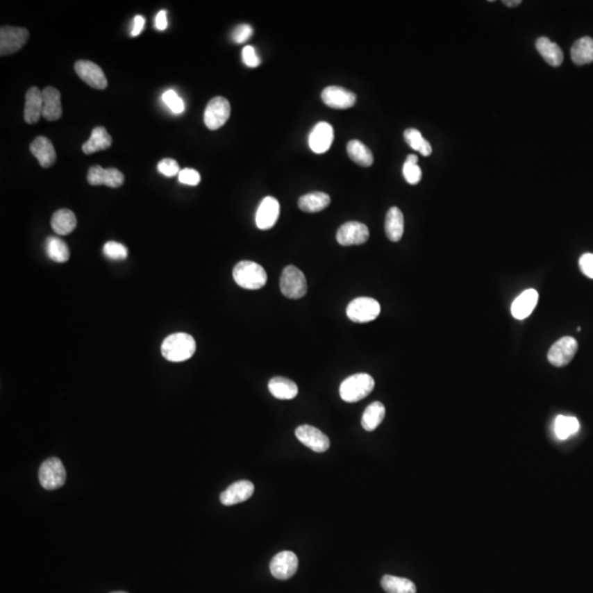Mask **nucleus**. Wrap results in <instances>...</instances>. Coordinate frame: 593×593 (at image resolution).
Here are the masks:
<instances>
[{"mask_svg":"<svg viewBox=\"0 0 593 593\" xmlns=\"http://www.w3.org/2000/svg\"><path fill=\"white\" fill-rule=\"evenodd\" d=\"M196 352V341L187 333L167 336L162 344V355L169 362H179L192 358Z\"/></svg>","mask_w":593,"mask_h":593,"instance_id":"obj_1","label":"nucleus"},{"mask_svg":"<svg viewBox=\"0 0 593 593\" xmlns=\"http://www.w3.org/2000/svg\"><path fill=\"white\" fill-rule=\"evenodd\" d=\"M233 278L242 288L258 290L267 283V274L258 262L242 260L234 267Z\"/></svg>","mask_w":593,"mask_h":593,"instance_id":"obj_2","label":"nucleus"},{"mask_svg":"<svg viewBox=\"0 0 593 593\" xmlns=\"http://www.w3.org/2000/svg\"><path fill=\"white\" fill-rule=\"evenodd\" d=\"M375 388V381L368 374H355L345 379L340 386V396L349 403L360 401Z\"/></svg>","mask_w":593,"mask_h":593,"instance_id":"obj_3","label":"nucleus"},{"mask_svg":"<svg viewBox=\"0 0 593 593\" xmlns=\"http://www.w3.org/2000/svg\"><path fill=\"white\" fill-rule=\"evenodd\" d=\"M281 294L289 299H300L307 294L308 285L305 274L296 266H287L281 277Z\"/></svg>","mask_w":593,"mask_h":593,"instance_id":"obj_4","label":"nucleus"},{"mask_svg":"<svg viewBox=\"0 0 593 593\" xmlns=\"http://www.w3.org/2000/svg\"><path fill=\"white\" fill-rule=\"evenodd\" d=\"M39 481L45 490H56L63 486L66 481V470L60 458L51 457L41 465Z\"/></svg>","mask_w":593,"mask_h":593,"instance_id":"obj_5","label":"nucleus"},{"mask_svg":"<svg viewBox=\"0 0 593 593\" xmlns=\"http://www.w3.org/2000/svg\"><path fill=\"white\" fill-rule=\"evenodd\" d=\"M346 315L349 320H352L353 322H370L378 318L381 315V305L373 298L360 296L349 302Z\"/></svg>","mask_w":593,"mask_h":593,"instance_id":"obj_6","label":"nucleus"},{"mask_svg":"<svg viewBox=\"0 0 593 593\" xmlns=\"http://www.w3.org/2000/svg\"><path fill=\"white\" fill-rule=\"evenodd\" d=\"M29 39V31L18 26H1L0 29V56H10L22 50Z\"/></svg>","mask_w":593,"mask_h":593,"instance_id":"obj_7","label":"nucleus"},{"mask_svg":"<svg viewBox=\"0 0 593 593\" xmlns=\"http://www.w3.org/2000/svg\"><path fill=\"white\" fill-rule=\"evenodd\" d=\"M231 115V106L224 97H215L206 107L205 121L208 129L218 130L226 124Z\"/></svg>","mask_w":593,"mask_h":593,"instance_id":"obj_8","label":"nucleus"},{"mask_svg":"<svg viewBox=\"0 0 593 593\" xmlns=\"http://www.w3.org/2000/svg\"><path fill=\"white\" fill-rule=\"evenodd\" d=\"M577 351V341L570 336H565L551 345L547 358L555 367H565L574 360Z\"/></svg>","mask_w":593,"mask_h":593,"instance_id":"obj_9","label":"nucleus"},{"mask_svg":"<svg viewBox=\"0 0 593 593\" xmlns=\"http://www.w3.org/2000/svg\"><path fill=\"white\" fill-rule=\"evenodd\" d=\"M369 239V230L367 226L356 221H351L343 224L337 230L336 240L343 247L362 245Z\"/></svg>","mask_w":593,"mask_h":593,"instance_id":"obj_10","label":"nucleus"},{"mask_svg":"<svg viewBox=\"0 0 593 593\" xmlns=\"http://www.w3.org/2000/svg\"><path fill=\"white\" fill-rule=\"evenodd\" d=\"M75 71L79 78L84 81L88 86L100 90L107 88L108 82L105 73L97 64L92 63L90 60H78L75 64Z\"/></svg>","mask_w":593,"mask_h":593,"instance_id":"obj_11","label":"nucleus"},{"mask_svg":"<svg viewBox=\"0 0 593 593\" xmlns=\"http://www.w3.org/2000/svg\"><path fill=\"white\" fill-rule=\"evenodd\" d=\"M298 557L292 551H281L275 555L271 562V572L279 581H287L294 575L298 569Z\"/></svg>","mask_w":593,"mask_h":593,"instance_id":"obj_12","label":"nucleus"},{"mask_svg":"<svg viewBox=\"0 0 593 593\" xmlns=\"http://www.w3.org/2000/svg\"><path fill=\"white\" fill-rule=\"evenodd\" d=\"M294 434L296 439L315 453H324L330 447V440L328 436L315 426H307V424L300 426L299 428H296Z\"/></svg>","mask_w":593,"mask_h":593,"instance_id":"obj_13","label":"nucleus"},{"mask_svg":"<svg viewBox=\"0 0 593 593\" xmlns=\"http://www.w3.org/2000/svg\"><path fill=\"white\" fill-rule=\"evenodd\" d=\"M87 181L92 186L105 185L110 188H119L124 185V176L117 168H103L96 165L90 168Z\"/></svg>","mask_w":593,"mask_h":593,"instance_id":"obj_14","label":"nucleus"},{"mask_svg":"<svg viewBox=\"0 0 593 593\" xmlns=\"http://www.w3.org/2000/svg\"><path fill=\"white\" fill-rule=\"evenodd\" d=\"M323 103L333 109H349L356 103L357 97L354 92L343 87L328 86L321 94Z\"/></svg>","mask_w":593,"mask_h":593,"instance_id":"obj_15","label":"nucleus"},{"mask_svg":"<svg viewBox=\"0 0 593 593\" xmlns=\"http://www.w3.org/2000/svg\"><path fill=\"white\" fill-rule=\"evenodd\" d=\"M281 213L278 200L274 197H266L260 202L256 212V226L260 230H269L275 226Z\"/></svg>","mask_w":593,"mask_h":593,"instance_id":"obj_16","label":"nucleus"},{"mask_svg":"<svg viewBox=\"0 0 593 593\" xmlns=\"http://www.w3.org/2000/svg\"><path fill=\"white\" fill-rule=\"evenodd\" d=\"M255 487L251 481H240L232 483L220 494L221 503L234 506L247 501L254 494Z\"/></svg>","mask_w":593,"mask_h":593,"instance_id":"obj_17","label":"nucleus"},{"mask_svg":"<svg viewBox=\"0 0 593 593\" xmlns=\"http://www.w3.org/2000/svg\"><path fill=\"white\" fill-rule=\"evenodd\" d=\"M334 140V131L331 124L320 122L315 126L309 137L310 149L317 154H322L331 147Z\"/></svg>","mask_w":593,"mask_h":593,"instance_id":"obj_18","label":"nucleus"},{"mask_svg":"<svg viewBox=\"0 0 593 593\" xmlns=\"http://www.w3.org/2000/svg\"><path fill=\"white\" fill-rule=\"evenodd\" d=\"M537 301L538 292L535 289H528L523 292L512 303L511 313L513 318L517 320L528 318L535 309Z\"/></svg>","mask_w":593,"mask_h":593,"instance_id":"obj_19","label":"nucleus"},{"mask_svg":"<svg viewBox=\"0 0 593 593\" xmlns=\"http://www.w3.org/2000/svg\"><path fill=\"white\" fill-rule=\"evenodd\" d=\"M30 152L42 167H51L56 162V149L48 137H35V141L30 144Z\"/></svg>","mask_w":593,"mask_h":593,"instance_id":"obj_20","label":"nucleus"},{"mask_svg":"<svg viewBox=\"0 0 593 593\" xmlns=\"http://www.w3.org/2000/svg\"><path fill=\"white\" fill-rule=\"evenodd\" d=\"M43 113L42 90L31 87L26 94L24 103V121L28 124H37Z\"/></svg>","mask_w":593,"mask_h":593,"instance_id":"obj_21","label":"nucleus"},{"mask_svg":"<svg viewBox=\"0 0 593 593\" xmlns=\"http://www.w3.org/2000/svg\"><path fill=\"white\" fill-rule=\"evenodd\" d=\"M43 113L45 120L56 121L60 119L63 109L60 103V92L54 87H45L42 90Z\"/></svg>","mask_w":593,"mask_h":593,"instance_id":"obj_22","label":"nucleus"},{"mask_svg":"<svg viewBox=\"0 0 593 593\" xmlns=\"http://www.w3.org/2000/svg\"><path fill=\"white\" fill-rule=\"evenodd\" d=\"M536 49H537L538 53L541 54L542 58L549 65L554 66V67L562 65V60H564V53H562V49L559 48V45L553 42L549 37H538L537 41H536Z\"/></svg>","mask_w":593,"mask_h":593,"instance_id":"obj_23","label":"nucleus"},{"mask_svg":"<svg viewBox=\"0 0 593 593\" xmlns=\"http://www.w3.org/2000/svg\"><path fill=\"white\" fill-rule=\"evenodd\" d=\"M112 144V139L110 134L103 126H97L92 130L90 137L87 142L83 144L82 150L85 154L90 155L99 151L107 150Z\"/></svg>","mask_w":593,"mask_h":593,"instance_id":"obj_24","label":"nucleus"},{"mask_svg":"<svg viewBox=\"0 0 593 593\" xmlns=\"http://www.w3.org/2000/svg\"><path fill=\"white\" fill-rule=\"evenodd\" d=\"M51 226L56 234L69 235L76 228V215L69 209H60L53 215Z\"/></svg>","mask_w":593,"mask_h":593,"instance_id":"obj_25","label":"nucleus"},{"mask_svg":"<svg viewBox=\"0 0 593 593\" xmlns=\"http://www.w3.org/2000/svg\"><path fill=\"white\" fill-rule=\"evenodd\" d=\"M385 231L390 241L399 242L404 232V219L399 208L389 209L385 221Z\"/></svg>","mask_w":593,"mask_h":593,"instance_id":"obj_26","label":"nucleus"},{"mask_svg":"<svg viewBox=\"0 0 593 593\" xmlns=\"http://www.w3.org/2000/svg\"><path fill=\"white\" fill-rule=\"evenodd\" d=\"M268 389L275 398L281 400H292L298 394L296 383L284 377H275L268 383Z\"/></svg>","mask_w":593,"mask_h":593,"instance_id":"obj_27","label":"nucleus"},{"mask_svg":"<svg viewBox=\"0 0 593 593\" xmlns=\"http://www.w3.org/2000/svg\"><path fill=\"white\" fill-rule=\"evenodd\" d=\"M331 202V198L326 192H315L300 197L298 206L305 212L315 213L324 210Z\"/></svg>","mask_w":593,"mask_h":593,"instance_id":"obj_28","label":"nucleus"},{"mask_svg":"<svg viewBox=\"0 0 593 593\" xmlns=\"http://www.w3.org/2000/svg\"><path fill=\"white\" fill-rule=\"evenodd\" d=\"M386 415V408L381 402L375 401L370 403L362 413V426L364 430L371 432L381 426L383 417Z\"/></svg>","mask_w":593,"mask_h":593,"instance_id":"obj_29","label":"nucleus"},{"mask_svg":"<svg viewBox=\"0 0 593 593\" xmlns=\"http://www.w3.org/2000/svg\"><path fill=\"white\" fill-rule=\"evenodd\" d=\"M571 58L574 63L577 65H585V64L593 62V40L589 37H581L577 40L571 48Z\"/></svg>","mask_w":593,"mask_h":593,"instance_id":"obj_30","label":"nucleus"},{"mask_svg":"<svg viewBox=\"0 0 593 593\" xmlns=\"http://www.w3.org/2000/svg\"><path fill=\"white\" fill-rule=\"evenodd\" d=\"M347 154L353 162L364 167H369L374 163V155L364 143L358 140H352L347 144Z\"/></svg>","mask_w":593,"mask_h":593,"instance_id":"obj_31","label":"nucleus"},{"mask_svg":"<svg viewBox=\"0 0 593 593\" xmlns=\"http://www.w3.org/2000/svg\"><path fill=\"white\" fill-rule=\"evenodd\" d=\"M381 587L387 593H417V587L412 581L396 576H383Z\"/></svg>","mask_w":593,"mask_h":593,"instance_id":"obj_32","label":"nucleus"},{"mask_svg":"<svg viewBox=\"0 0 593 593\" xmlns=\"http://www.w3.org/2000/svg\"><path fill=\"white\" fill-rule=\"evenodd\" d=\"M581 428V423L577 417L558 415L555 420V434L559 440H567L570 436L575 435Z\"/></svg>","mask_w":593,"mask_h":593,"instance_id":"obj_33","label":"nucleus"},{"mask_svg":"<svg viewBox=\"0 0 593 593\" xmlns=\"http://www.w3.org/2000/svg\"><path fill=\"white\" fill-rule=\"evenodd\" d=\"M47 253L53 262H65L69 258V247L58 237H51L47 240Z\"/></svg>","mask_w":593,"mask_h":593,"instance_id":"obj_34","label":"nucleus"},{"mask_svg":"<svg viewBox=\"0 0 593 593\" xmlns=\"http://www.w3.org/2000/svg\"><path fill=\"white\" fill-rule=\"evenodd\" d=\"M404 140L411 149L420 152L423 156H428V155L432 154V147L422 137V134L419 130L413 129V128L406 130L404 131Z\"/></svg>","mask_w":593,"mask_h":593,"instance_id":"obj_35","label":"nucleus"},{"mask_svg":"<svg viewBox=\"0 0 593 593\" xmlns=\"http://www.w3.org/2000/svg\"><path fill=\"white\" fill-rule=\"evenodd\" d=\"M103 254L110 260H124L128 258V249L118 242H107L103 247Z\"/></svg>","mask_w":593,"mask_h":593,"instance_id":"obj_36","label":"nucleus"},{"mask_svg":"<svg viewBox=\"0 0 593 593\" xmlns=\"http://www.w3.org/2000/svg\"><path fill=\"white\" fill-rule=\"evenodd\" d=\"M162 99L174 113L178 115V113L184 112V101L174 90H167V92H164Z\"/></svg>","mask_w":593,"mask_h":593,"instance_id":"obj_37","label":"nucleus"},{"mask_svg":"<svg viewBox=\"0 0 593 593\" xmlns=\"http://www.w3.org/2000/svg\"><path fill=\"white\" fill-rule=\"evenodd\" d=\"M403 176L410 185H417L422 178V171L417 164L410 163L406 160L403 165Z\"/></svg>","mask_w":593,"mask_h":593,"instance_id":"obj_38","label":"nucleus"},{"mask_svg":"<svg viewBox=\"0 0 593 593\" xmlns=\"http://www.w3.org/2000/svg\"><path fill=\"white\" fill-rule=\"evenodd\" d=\"M158 169L160 174H163L164 176L166 177L175 176L181 172L178 163L173 158H164V160H160L158 165Z\"/></svg>","mask_w":593,"mask_h":593,"instance_id":"obj_39","label":"nucleus"},{"mask_svg":"<svg viewBox=\"0 0 593 593\" xmlns=\"http://www.w3.org/2000/svg\"><path fill=\"white\" fill-rule=\"evenodd\" d=\"M178 179L181 184L197 186L200 183V174L192 168H184L178 174Z\"/></svg>","mask_w":593,"mask_h":593,"instance_id":"obj_40","label":"nucleus"},{"mask_svg":"<svg viewBox=\"0 0 593 593\" xmlns=\"http://www.w3.org/2000/svg\"><path fill=\"white\" fill-rule=\"evenodd\" d=\"M252 35V26L247 24H239L232 32V40L237 44H241V43L247 42V40Z\"/></svg>","mask_w":593,"mask_h":593,"instance_id":"obj_41","label":"nucleus"},{"mask_svg":"<svg viewBox=\"0 0 593 593\" xmlns=\"http://www.w3.org/2000/svg\"><path fill=\"white\" fill-rule=\"evenodd\" d=\"M242 58H243L245 65L249 66V67H258L260 64V58L255 52L254 48L249 47V45L245 47L242 51Z\"/></svg>","mask_w":593,"mask_h":593,"instance_id":"obj_42","label":"nucleus"},{"mask_svg":"<svg viewBox=\"0 0 593 593\" xmlns=\"http://www.w3.org/2000/svg\"><path fill=\"white\" fill-rule=\"evenodd\" d=\"M579 267H581L583 275L587 276L588 278L593 279V254L591 253L583 254L579 260Z\"/></svg>","mask_w":593,"mask_h":593,"instance_id":"obj_43","label":"nucleus"},{"mask_svg":"<svg viewBox=\"0 0 593 593\" xmlns=\"http://www.w3.org/2000/svg\"><path fill=\"white\" fill-rule=\"evenodd\" d=\"M145 26V19L143 16H137L134 17L133 20V28H132L131 35L132 37H137L139 35L142 30L144 29Z\"/></svg>","mask_w":593,"mask_h":593,"instance_id":"obj_44","label":"nucleus"},{"mask_svg":"<svg viewBox=\"0 0 593 593\" xmlns=\"http://www.w3.org/2000/svg\"><path fill=\"white\" fill-rule=\"evenodd\" d=\"M167 12L165 10H160L155 18V26L160 31H164L167 28Z\"/></svg>","mask_w":593,"mask_h":593,"instance_id":"obj_45","label":"nucleus"},{"mask_svg":"<svg viewBox=\"0 0 593 593\" xmlns=\"http://www.w3.org/2000/svg\"><path fill=\"white\" fill-rule=\"evenodd\" d=\"M502 3L508 7H517L522 3V0H504Z\"/></svg>","mask_w":593,"mask_h":593,"instance_id":"obj_46","label":"nucleus"},{"mask_svg":"<svg viewBox=\"0 0 593 593\" xmlns=\"http://www.w3.org/2000/svg\"><path fill=\"white\" fill-rule=\"evenodd\" d=\"M407 160V162H410V163L417 164V160H419V158H417V155L410 154L409 156H408L407 160Z\"/></svg>","mask_w":593,"mask_h":593,"instance_id":"obj_47","label":"nucleus"},{"mask_svg":"<svg viewBox=\"0 0 593 593\" xmlns=\"http://www.w3.org/2000/svg\"><path fill=\"white\" fill-rule=\"evenodd\" d=\"M111 593H128V592H124V591H116V592H111Z\"/></svg>","mask_w":593,"mask_h":593,"instance_id":"obj_48","label":"nucleus"}]
</instances>
